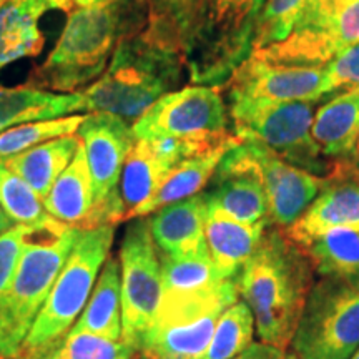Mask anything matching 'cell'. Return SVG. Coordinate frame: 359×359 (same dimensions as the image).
Returning a JSON list of instances; mask_svg holds the SVG:
<instances>
[{
    "label": "cell",
    "mask_w": 359,
    "mask_h": 359,
    "mask_svg": "<svg viewBox=\"0 0 359 359\" xmlns=\"http://www.w3.org/2000/svg\"><path fill=\"white\" fill-rule=\"evenodd\" d=\"M349 359H359V349H358V351H356V353H354V354H353V356H351V358H349Z\"/></svg>",
    "instance_id": "41"
},
{
    "label": "cell",
    "mask_w": 359,
    "mask_h": 359,
    "mask_svg": "<svg viewBox=\"0 0 359 359\" xmlns=\"http://www.w3.org/2000/svg\"><path fill=\"white\" fill-rule=\"evenodd\" d=\"M201 0H147L145 30L160 42L182 50Z\"/></svg>",
    "instance_id": "32"
},
{
    "label": "cell",
    "mask_w": 359,
    "mask_h": 359,
    "mask_svg": "<svg viewBox=\"0 0 359 359\" xmlns=\"http://www.w3.org/2000/svg\"><path fill=\"white\" fill-rule=\"evenodd\" d=\"M303 0H266L258 17L255 50L283 40L291 32Z\"/></svg>",
    "instance_id": "35"
},
{
    "label": "cell",
    "mask_w": 359,
    "mask_h": 359,
    "mask_svg": "<svg viewBox=\"0 0 359 359\" xmlns=\"http://www.w3.org/2000/svg\"><path fill=\"white\" fill-rule=\"evenodd\" d=\"M6 2H7V0H0V7H2Z\"/></svg>",
    "instance_id": "42"
},
{
    "label": "cell",
    "mask_w": 359,
    "mask_h": 359,
    "mask_svg": "<svg viewBox=\"0 0 359 359\" xmlns=\"http://www.w3.org/2000/svg\"><path fill=\"white\" fill-rule=\"evenodd\" d=\"M268 226V222L246 224L206 208V245L222 280L236 278L255 253Z\"/></svg>",
    "instance_id": "21"
},
{
    "label": "cell",
    "mask_w": 359,
    "mask_h": 359,
    "mask_svg": "<svg viewBox=\"0 0 359 359\" xmlns=\"http://www.w3.org/2000/svg\"><path fill=\"white\" fill-rule=\"evenodd\" d=\"M0 206L15 224H27L37 230H55L64 226L45 210L43 201L32 187L0 161ZM67 226V224H65Z\"/></svg>",
    "instance_id": "30"
},
{
    "label": "cell",
    "mask_w": 359,
    "mask_h": 359,
    "mask_svg": "<svg viewBox=\"0 0 359 359\" xmlns=\"http://www.w3.org/2000/svg\"><path fill=\"white\" fill-rule=\"evenodd\" d=\"M122 276V339L138 353L142 338L154 325L161 299V263L150 222L133 218L120 243Z\"/></svg>",
    "instance_id": "11"
},
{
    "label": "cell",
    "mask_w": 359,
    "mask_h": 359,
    "mask_svg": "<svg viewBox=\"0 0 359 359\" xmlns=\"http://www.w3.org/2000/svg\"><path fill=\"white\" fill-rule=\"evenodd\" d=\"M80 145L82 140L79 135H64L13 156L6 165L25 180L43 201L57 178L72 163Z\"/></svg>",
    "instance_id": "27"
},
{
    "label": "cell",
    "mask_w": 359,
    "mask_h": 359,
    "mask_svg": "<svg viewBox=\"0 0 359 359\" xmlns=\"http://www.w3.org/2000/svg\"><path fill=\"white\" fill-rule=\"evenodd\" d=\"M359 43V0H303L291 32L250 57L280 65L325 67Z\"/></svg>",
    "instance_id": "9"
},
{
    "label": "cell",
    "mask_w": 359,
    "mask_h": 359,
    "mask_svg": "<svg viewBox=\"0 0 359 359\" xmlns=\"http://www.w3.org/2000/svg\"><path fill=\"white\" fill-rule=\"evenodd\" d=\"M236 280L191 296H161L156 318L142 338L143 359H198L226 308L238 302Z\"/></svg>",
    "instance_id": "8"
},
{
    "label": "cell",
    "mask_w": 359,
    "mask_h": 359,
    "mask_svg": "<svg viewBox=\"0 0 359 359\" xmlns=\"http://www.w3.org/2000/svg\"><path fill=\"white\" fill-rule=\"evenodd\" d=\"M161 296H191L213 288L223 280L210 257L208 245L187 257L160 253Z\"/></svg>",
    "instance_id": "29"
},
{
    "label": "cell",
    "mask_w": 359,
    "mask_h": 359,
    "mask_svg": "<svg viewBox=\"0 0 359 359\" xmlns=\"http://www.w3.org/2000/svg\"><path fill=\"white\" fill-rule=\"evenodd\" d=\"M354 87H359V43L339 53L326 65L325 95Z\"/></svg>",
    "instance_id": "37"
},
{
    "label": "cell",
    "mask_w": 359,
    "mask_h": 359,
    "mask_svg": "<svg viewBox=\"0 0 359 359\" xmlns=\"http://www.w3.org/2000/svg\"><path fill=\"white\" fill-rule=\"evenodd\" d=\"M77 132L93 182L95 228L116 226L125 222L120 178L125 160L137 140L132 125L116 115L95 111L85 115Z\"/></svg>",
    "instance_id": "12"
},
{
    "label": "cell",
    "mask_w": 359,
    "mask_h": 359,
    "mask_svg": "<svg viewBox=\"0 0 359 359\" xmlns=\"http://www.w3.org/2000/svg\"><path fill=\"white\" fill-rule=\"evenodd\" d=\"M240 142V138H235V140L223 143V145L213 148V150L180 161L177 167L172 170V173L168 175L167 180L161 183V187L156 190L155 195L135 213V218L148 217L150 213L160 210L161 206L177 203V201L198 195L210 183L224 154Z\"/></svg>",
    "instance_id": "26"
},
{
    "label": "cell",
    "mask_w": 359,
    "mask_h": 359,
    "mask_svg": "<svg viewBox=\"0 0 359 359\" xmlns=\"http://www.w3.org/2000/svg\"><path fill=\"white\" fill-rule=\"evenodd\" d=\"M299 359H349L359 349V276L314 283L293 341Z\"/></svg>",
    "instance_id": "10"
},
{
    "label": "cell",
    "mask_w": 359,
    "mask_h": 359,
    "mask_svg": "<svg viewBox=\"0 0 359 359\" xmlns=\"http://www.w3.org/2000/svg\"><path fill=\"white\" fill-rule=\"evenodd\" d=\"M356 151H358V158H359V147H356Z\"/></svg>",
    "instance_id": "43"
},
{
    "label": "cell",
    "mask_w": 359,
    "mask_h": 359,
    "mask_svg": "<svg viewBox=\"0 0 359 359\" xmlns=\"http://www.w3.org/2000/svg\"><path fill=\"white\" fill-rule=\"evenodd\" d=\"M137 354L123 339L111 341L90 333H69L58 346L37 359H133Z\"/></svg>",
    "instance_id": "34"
},
{
    "label": "cell",
    "mask_w": 359,
    "mask_h": 359,
    "mask_svg": "<svg viewBox=\"0 0 359 359\" xmlns=\"http://www.w3.org/2000/svg\"><path fill=\"white\" fill-rule=\"evenodd\" d=\"M313 273L303 248L285 230H264L255 253L235 278L262 343L281 349L291 346L314 285Z\"/></svg>",
    "instance_id": "1"
},
{
    "label": "cell",
    "mask_w": 359,
    "mask_h": 359,
    "mask_svg": "<svg viewBox=\"0 0 359 359\" xmlns=\"http://www.w3.org/2000/svg\"><path fill=\"white\" fill-rule=\"evenodd\" d=\"M43 206L52 218L69 228H95V195L83 145L53 183Z\"/></svg>",
    "instance_id": "20"
},
{
    "label": "cell",
    "mask_w": 359,
    "mask_h": 359,
    "mask_svg": "<svg viewBox=\"0 0 359 359\" xmlns=\"http://www.w3.org/2000/svg\"><path fill=\"white\" fill-rule=\"evenodd\" d=\"M263 175L269 224L286 230L298 222L325 188L327 178L294 167L258 142H248Z\"/></svg>",
    "instance_id": "16"
},
{
    "label": "cell",
    "mask_w": 359,
    "mask_h": 359,
    "mask_svg": "<svg viewBox=\"0 0 359 359\" xmlns=\"http://www.w3.org/2000/svg\"><path fill=\"white\" fill-rule=\"evenodd\" d=\"M266 0H201L182 45L193 85L222 87L255 47L258 17Z\"/></svg>",
    "instance_id": "4"
},
{
    "label": "cell",
    "mask_w": 359,
    "mask_h": 359,
    "mask_svg": "<svg viewBox=\"0 0 359 359\" xmlns=\"http://www.w3.org/2000/svg\"><path fill=\"white\" fill-rule=\"evenodd\" d=\"M42 359H45V358H42Z\"/></svg>",
    "instance_id": "45"
},
{
    "label": "cell",
    "mask_w": 359,
    "mask_h": 359,
    "mask_svg": "<svg viewBox=\"0 0 359 359\" xmlns=\"http://www.w3.org/2000/svg\"><path fill=\"white\" fill-rule=\"evenodd\" d=\"M311 135L327 158L351 156L359 142V87L325 103L314 115Z\"/></svg>",
    "instance_id": "24"
},
{
    "label": "cell",
    "mask_w": 359,
    "mask_h": 359,
    "mask_svg": "<svg viewBox=\"0 0 359 359\" xmlns=\"http://www.w3.org/2000/svg\"><path fill=\"white\" fill-rule=\"evenodd\" d=\"M203 196L206 208L236 222L246 224L268 222L263 175L248 142L241 140L224 154Z\"/></svg>",
    "instance_id": "14"
},
{
    "label": "cell",
    "mask_w": 359,
    "mask_h": 359,
    "mask_svg": "<svg viewBox=\"0 0 359 359\" xmlns=\"http://www.w3.org/2000/svg\"><path fill=\"white\" fill-rule=\"evenodd\" d=\"M135 138L173 137L222 142L228 132V110L219 87L190 85L158 98L132 125Z\"/></svg>",
    "instance_id": "13"
},
{
    "label": "cell",
    "mask_w": 359,
    "mask_h": 359,
    "mask_svg": "<svg viewBox=\"0 0 359 359\" xmlns=\"http://www.w3.org/2000/svg\"><path fill=\"white\" fill-rule=\"evenodd\" d=\"M79 230L60 226L27 238L15 275L0 311V359H19L35 318L64 268Z\"/></svg>",
    "instance_id": "6"
},
{
    "label": "cell",
    "mask_w": 359,
    "mask_h": 359,
    "mask_svg": "<svg viewBox=\"0 0 359 359\" xmlns=\"http://www.w3.org/2000/svg\"><path fill=\"white\" fill-rule=\"evenodd\" d=\"M314 271L323 278L359 276V231L333 228L299 245Z\"/></svg>",
    "instance_id": "28"
},
{
    "label": "cell",
    "mask_w": 359,
    "mask_h": 359,
    "mask_svg": "<svg viewBox=\"0 0 359 359\" xmlns=\"http://www.w3.org/2000/svg\"><path fill=\"white\" fill-rule=\"evenodd\" d=\"M15 226V223H13V219L8 217V215L4 212V208L0 206V236L4 235V233H7L11 228Z\"/></svg>",
    "instance_id": "39"
},
{
    "label": "cell",
    "mask_w": 359,
    "mask_h": 359,
    "mask_svg": "<svg viewBox=\"0 0 359 359\" xmlns=\"http://www.w3.org/2000/svg\"><path fill=\"white\" fill-rule=\"evenodd\" d=\"M82 110L83 93H53L32 83L0 87V133L22 123L60 118Z\"/></svg>",
    "instance_id": "22"
},
{
    "label": "cell",
    "mask_w": 359,
    "mask_h": 359,
    "mask_svg": "<svg viewBox=\"0 0 359 359\" xmlns=\"http://www.w3.org/2000/svg\"><path fill=\"white\" fill-rule=\"evenodd\" d=\"M114 238L115 226L111 224L79 230L64 268L25 338L19 359H37L67 338L87 306L102 266L110 257Z\"/></svg>",
    "instance_id": "5"
},
{
    "label": "cell",
    "mask_w": 359,
    "mask_h": 359,
    "mask_svg": "<svg viewBox=\"0 0 359 359\" xmlns=\"http://www.w3.org/2000/svg\"><path fill=\"white\" fill-rule=\"evenodd\" d=\"M233 359H299L293 351L281 349L266 343H251L243 353Z\"/></svg>",
    "instance_id": "38"
},
{
    "label": "cell",
    "mask_w": 359,
    "mask_h": 359,
    "mask_svg": "<svg viewBox=\"0 0 359 359\" xmlns=\"http://www.w3.org/2000/svg\"><path fill=\"white\" fill-rule=\"evenodd\" d=\"M120 2V0H74L75 6L79 7H98V6H109V4Z\"/></svg>",
    "instance_id": "40"
},
{
    "label": "cell",
    "mask_w": 359,
    "mask_h": 359,
    "mask_svg": "<svg viewBox=\"0 0 359 359\" xmlns=\"http://www.w3.org/2000/svg\"><path fill=\"white\" fill-rule=\"evenodd\" d=\"M34 228L27 224H15L7 233L0 236V311L6 302L7 291L15 275L22 250L27 238L32 235Z\"/></svg>",
    "instance_id": "36"
},
{
    "label": "cell",
    "mask_w": 359,
    "mask_h": 359,
    "mask_svg": "<svg viewBox=\"0 0 359 359\" xmlns=\"http://www.w3.org/2000/svg\"><path fill=\"white\" fill-rule=\"evenodd\" d=\"M148 222L160 253L187 257L206 246V200L203 193L161 206Z\"/></svg>",
    "instance_id": "19"
},
{
    "label": "cell",
    "mask_w": 359,
    "mask_h": 359,
    "mask_svg": "<svg viewBox=\"0 0 359 359\" xmlns=\"http://www.w3.org/2000/svg\"><path fill=\"white\" fill-rule=\"evenodd\" d=\"M230 116L235 135L243 142H258L283 160L306 172L333 177L339 165L327 158L311 135L314 102L235 100Z\"/></svg>",
    "instance_id": "7"
},
{
    "label": "cell",
    "mask_w": 359,
    "mask_h": 359,
    "mask_svg": "<svg viewBox=\"0 0 359 359\" xmlns=\"http://www.w3.org/2000/svg\"><path fill=\"white\" fill-rule=\"evenodd\" d=\"M175 165L156 150L154 142L148 138L135 140L120 178L125 222L135 218V213L155 195Z\"/></svg>",
    "instance_id": "23"
},
{
    "label": "cell",
    "mask_w": 359,
    "mask_h": 359,
    "mask_svg": "<svg viewBox=\"0 0 359 359\" xmlns=\"http://www.w3.org/2000/svg\"><path fill=\"white\" fill-rule=\"evenodd\" d=\"M74 0H7L0 7V70L43 47L39 22L47 12H70Z\"/></svg>",
    "instance_id": "17"
},
{
    "label": "cell",
    "mask_w": 359,
    "mask_h": 359,
    "mask_svg": "<svg viewBox=\"0 0 359 359\" xmlns=\"http://www.w3.org/2000/svg\"><path fill=\"white\" fill-rule=\"evenodd\" d=\"M325 67L280 65L248 57L228 80V102H318L325 97Z\"/></svg>",
    "instance_id": "15"
},
{
    "label": "cell",
    "mask_w": 359,
    "mask_h": 359,
    "mask_svg": "<svg viewBox=\"0 0 359 359\" xmlns=\"http://www.w3.org/2000/svg\"><path fill=\"white\" fill-rule=\"evenodd\" d=\"M85 115H69L60 118L37 120L17 125L0 133V161L6 163L13 156L24 154L30 148L42 145L53 138L74 135L80 128Z\"/></svg>",
    "instance_id": "33"
},
{
    "label": "cell",
    "mask_w": 359,
    "mask_h": 359,
    "mask_svg": "<svg viewBox=\"0 0 359 359\" xmlns=\"http://www.w3.org/2000/svg\"><path fill=\"white\" fill-rule=\"evenodd\" d=\"M358 147H359V142H358Z\"/></svg>",
    "instance_id": "44"
},
{
    "label": "cell",
    "mask_w": 359,
    "mask_h": 359,
    "mask_svg": "<svg viewBox=\"0 0 359 359\" xmlns=\"http://www.w3.org/2000/svg\"><path fill=\"white\" fill-rule=\"evenodd\" d=\"M147 19V0L77 8L30 83L53 92L77 93L100 77L118 43L145 29Z\"/></svg>",
    "instance_id": "2"
},
{
    "label": "cell",
    "mask_w": 359,
    "mask_h": 359,
    "mask_svg": "<svg viewBox=\"0 0 359 359\" xmlns=\"http://www.w3.org/2000/svg\"><path fill=\"white\" fill-rule=\"evenodd\" d=\"M255 334V318L245 302L233 303L223 311L210 339L208 348L198 359H233L250 348Z\"/></svg>",
    "instance_id": "31"
},
{
    "label": "cell",
    "mask_w": 359,
    "mask_h": 359,
    "mask_svg": "<svg viewBox=\"0 0 359 359\" xmlns=\"http://www.w3.org/2000/svg\"><path fill=\"white\" fill-rule=\"evenodd\" d=\"M185 70L182 50L143 29L118 43L105 74L83 90L85 110L135 123L158 98L175 92Z\"/></svg>",
    "instance_id": "3"
},
{
    "label": "cell",
    "mask_w": 359,
    "mask_h": 359,
    "mask_svg": "<svg viewBox=\"0 0 359 359\" xmlns=\"http://www.w3.org/2000/svg\"><path fill=\"white\" fill-rule=\"evenodd\" d=\"M333 228H353L359 231V182H334L333 177L327 178L316 200L285 231L291 240L303 245Z\"/></svg>",
    "instance_id": "18"
},
{
    "label": "cell",
    "mask_w": 359,
    "mask_h": 359,
    "mask_svg": "<svg viewBox=\"0 0 359 359\" xmlns=\"http://www.w3.org/2000/svg\"><path fill=\"white\" fill-rule=\"evenodd\" d=\"M69 333H90L111 341L122 339V276L118 258H107L87 306Z\"/></svg>",
    "instance_id": "25"
}]
</instances>
